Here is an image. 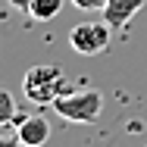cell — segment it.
I'll return each instance as SVG.
<instances>
[{
	"label": "cell",
	"instance_id": "6da1fadb",
	"mask_svg": "<svg viewBox=\"0 0 147 147\" xmlns=\"http://www.w3.org/2000/svg\"><path fill=\"white\" fill-rule=\"evenodd\" d=\"M22 91H25V97H28L31 103H38V107H53L59 97H66V94H72V82L66 78V72L53 66V63H41V66H31L28 72H25V78H22Z\"/></svg>",
	"mask_w": 147,
	"mask_h": 147
},
{
	"label": "cell",
	"instance_id": "7a4b0ae2",
	"mask_svg": "<svg viewBox=\"0 0 147 147\" xmlns=\"http://www.w3.org/2000/svg\"><path fill=\"white\" fill-rule=\"evenodd\" d=\"M53 110L59 113V119L66 122H78V125H88L94 119H100L103 113V94L94 88H85V91H72L66 97H59L53 103Z\"/></svg>",
	"mask_w": 147,
	"mask_h": 147
},
{
	"label": "cell",
	"instance_id": "3957f363",
	"mask_svg": "<svg viewBox=\"0 0 147 147\" xmlns=\"http://www.w3.org/2000/svg\"><path fill=\"white\" fill-rule=\"evenodd\" d=\"M110 31L113 28L107 22H78L69 31V44L82 57H97V53H103L110 47V38H113Z\"/></svg>",
	"mask_w": 147,
	"mask_h": 147
},
{
	"label": "cell",
	"instance_id": "277c9868",
	"mask_svg": "<svg viewBox=\"0 0 147 147\" xmlns=\"http://www.w3.org/2000/svg\"><path fill=\"white\" fill-rule=\"evenodd\" d=\"M16 135L22 138V144L25 147H44L50 141V122L44 116H22L16 122Z\"/></svg>",
	"mask_w": 147,
	"mask_h": 147
},
{
	"label": "cell",
	"instance_id": "5b68a950",
	"mask_svg": "<svg viewBox=\"0 0 147 147\" xmlns=\"http://www.w3.org/2000/svg\"><path fill=\"white\" fill-rule=\"evenodd\" d=\"M144 3H147V0H107V6H103V22H107L113 31L125 28Z\"/></svg>",
	"mask_w": 147,
	"mask_h": 147
},
{
	"label": "cell",
	"instance_id": "8992f818",
	"mask_svg": "<svg viewBox=\"0 0 147 147\" xmlns=\"http://www.w3.org/2000/svg\"><path fill=\"white\" fill-rule=\"evenodd\" d=\"M19 103L13 97V91L6 85H0V125H9V122H19Z\"/></svg>",
	"mask_w": 147,
	"mask_h": 147
},
{
	"label": "cell",
	"instance_id": "52a82bcc",
	"mask_svg": "<svg viewBox=\"0 0 147 147\" xmlns=\"http://www.w3.org/2000/svg\"><path fill=\"white\" fill-rule=\"evenodd\" d=\"M59 9H63V0H31L28 16L38 22H50L53 16H59Z\"/></svg>",
	"mask_w": 147,
	"mask_h": 147
},
{
	"label": "cell",
	"instance_id": "ba28073f",
	"mask_svg": "<svg viewBox=\"0 0 147 147\" xmlns=\"http://www.w3.org/2000/svg\"><path fill=\"white\" fill-rule=\"evenodd\" d=\"M78 9H85V13H94V9H100L103 13V6H107V0H72Z\"/></svg>",
	"mask_w": 147,
	"mask_h": 147
},
{
	"label": "cell",
	"instance_id": "9c48e42d",
	"mask_svg": "<svg viewBox=\"0 0 147 147\" xmlns=\"http://www.w3.org/2000/svg\"><path fill=\"white\" fill-rule=\"evenodd\" d=\"M0 147H25L19 135H0Z\"/></svg>",
	"mask_w": 147,
	"mask_h": 147
},
{
	"label": "cell",
	"instance_id": "30bf717a",
	"mask_svg": "<svg viewBox=\"0 0 147 147\" xmlns=\"http://www.w3.org/2000/svg\"><path fill=\"white\" fill-rule=\"evenodd\" d=\"M9 6H13V9H22V13H28L31 0H9Z\"/></svg>",
	"mask_w": 147,
	"mask_h": 147
}]
</instances>
